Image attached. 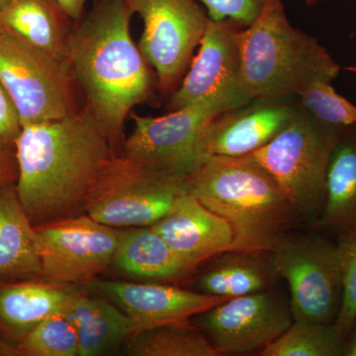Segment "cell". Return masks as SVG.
Masks as SVG:
<instances>
[{
    "label": "cell",
    "mask_w": 356,
    "mask_h": 356,
    "mask_svg": "<svg viewBox=\"0 0 356 356\" xmlns=\"http://www.w3.org/2000/svg\"><path fill=\"white\" fill-rule=\"evenodd\" d=\"M115 153L86 105L60 120L22 127L16 189L33 226L84 214L89 189Z\"/></svg>",
    "instance_id": "cell-1"
},
{
    "label": "cell",
    "mask_w": 356,
    "mask_h": 356,
    "mask_svg": "<svg viewBox=\"0 0 356 356\" xmlns=\"http://www.w3.org/2000/svg\"><path fill=\"white\" fill-rule=\"evenodd\" d=\"M132 16L126 0H95L69 40L74 81L116 153L126 139L129 115L149 98L153 86L149 64L131 36Z\"/></svg>",
    "instance_id": "cell-2"
},
{
    "label": "cell",
    "mask_w": 356,
    "mask_h": 356,
    "mask_svg": "<svg viewBox=\"0 0 356 356\" xmlns=\"http://www.w3.org/2000/svg\"><path fill=\"white\" fill-rule=\"evenodd\" d=\"M186 181L189 193L231 225L229 252L269 254L303 222L275 180L245 156H210Z\"/></svg>",
    "instance_id": "cell-3"
},
{
    "label": "cell",
    "mask_w": 356,
    "mask_h": 356,
    "mask_svg": "<svg viewBox=\"0 0 356 356\" xmlns=\"http://www.w3.org/2000/svg\"><path fill=\"white\" fill-rule=\"evenodd\" d=\"M242 74L250 100L276 102L317 81L337 79L341 67L317 39L293 27L282 0H269L252 24L236 31Z\"/></svg>",
    "instance_id": "cell-4"
},
{
    "label": "cell",
    "mask_w": 356,
    "mask_h": 356,
    "mask_svg": "<svg viewBox=\"0 0 356 356\" xmlns=\"http://www.w3.org/2000/svg\"><path fill=\"white\" fill-rule=\"evenodd\" d=\"M346 130L297 112L266 146L245 156L275 180L303 222L313 225L324 211L327 175L334 147Z\"/></svg>",
    "instance_id": "cell-5"
},
{
    "label": "cell",
    "mask_w": 356,
    "mask_h": 356,
    "mask_svg": "<svg viewBox=\"0 0 356 356\" xmlns=\"http://www.w3.org/2000/svg\"><path fill=\"white\" fill-rule=\"evenodd\" d=\"M247 103L236 98H211L161 117L131 113L135 125L120 153L152 172L186 178L206 161L200 145L206 125Z\"/></svg>",
    "instance_id": "cell-6"
},
{
    "label": "cell",
    "mask_w": 356,
    "mask_h": 356,
    "mask_svg": "<svg viewBox=\"0 0 356 356\" xmlns=\"http://www.w3.org/2000/svg\"><path fill=\"white\" fill-rule=\"evenodd\" d=\"M69 60H60L3 29L0 35V84L22 127L60 120L79 109Z\"/></svg>",
    "instance_id": "cell-7"
},
{
    "label": "cell",
    "mask_w": 356,
    "mask_h": 356,
    "mask_svg": "<svg viewBox=\"0 0 356 356\" xmlns=\"http://www.w3.org/2000/svg\"><path fill=\"white\" fill-rule=\"evenodd\" d=\"M188 192L186 178L159 175L115 153L89 189L86 213L116 229L153 226Z\"/></svg>",
    "instance_id": "cell-8"
},
{
    "label": "cell",
    "mask_w": 356,
    "mask_h": 356,
    "mask_svg": "<svg viewBox=\"0 0 356 356\" xmlns=\"http://www.w3.org/2000/svg\"><path fill=\"white\" fill-rule=\"evenodd\" d=\"M269 255L289 285L293 320L334 324L343 302V271L337 241L325 235L283 236Z\"/></svg>",
    "instance_id": "cell-9"
},
{
    "label": "cell",
    "mask_w": 356,
    "mask_h": 356,
    "mask_svg": "<svg viewBox=\"0 0 356 356\" xmlns=\"http://www.w3.org/2000/svg\"><path fill=\"white\" fill-rule=\"evenodd\" d=\"M144 29L138 46L163 92H173L209 24L196 0H126Z\"/></svg>",
    "instance_id": "cell-10"
},
{
    "label": "cell",
    "mask_w": 356,
    "mask_h": 356,
    "mask_svg": "<svg viewBox=\"0 0 356 356\" xmlns=\"http://www.w3.org/2000/svg\"><path fill=\"white\" fill-rule=\"evenodd\" d=\"M35 229L42 259L40 280L83 287L112 266L119 229L86 213Z\"/></svg>",
    "instance_id": "cell-11"
},
{
    "label": "cell",
    "mask_w": 356,
    "mask_h": 356,
    "mask_svg": "<svg viewBox=\"0 0 356 356\" xmlns=\"http://www.w3.org/2000/svg\"><path fill=\"white\" fill-rule=\"evenodd\" d=\"M218 355L261 351L293 323L290 303L273 290L229 298L191 318Z\"/></svg>",
    "instance_id": "cell-12"
},
{
    "label": "cell",
    "mask_w": 356,
    "mask_h": 356,
    "mask_svg": "<svg viewBox=\"0 0 356 356\" xmlns=\"http://www.w3.org/2000/svg\"><path fill=\"white\" fill-rule=\"evenodd\" d=\"M238 25L229 21H209L199 44L198 55L177 90L168 110L181 109L211 98H236L250 102L241 84L242 63L236 42Z\"/></svg>",
    "instance_id": "cell-13"
},
{
    "label": "cell",
    "mask_w": 356,
    "mask_h": 356,
    "mask_svg": "<svg viewBox=\"0 0 356 356\" xmlns=\"http://www.w3.org/2000/svg\"><path fill=\"white\" fill-rule=\"evenodd\" d=\"M83 287L108 299L125 312L135 321L140 332L168 323L191 322L201 312L229 299L147 281L127 282L96 278Z\"/></svg>",
    "instance_id": "cell-14"
},
{
    "label": "cell",
    "mask_w": 356,
    "mask_h": 356,
    "mask_svg": "<svg viewBox=\"0 0 356 356\" xmlns=\"http://www.w3.org/2000/svg\"><path fill=\"white\" fill-rule=\"evenodd\" d=\"M153 228L195 270L204 262L229 252L234 242L229 222L189 192L178 199Z\"/></svg>",
    "instance_id": "cell-15"
},
{
    "label": "cell",
    "mask_w": 356,
    "mask_h": 356,
    "mask_svg": "<svg viewBox=\"0 0 356 356\" xmlns=\"http://www.w3.org/2000/svg\"><path fill=\"white\" fill-rule=\"evenodd\" d=\"M261 102L243 111L225 112L209 122L201 135L204 158L248 156L273 140L296 113L288 105Z\"/></svg>",
    "instance_id": "cell-16"
},
{
    "label": "cell",
    "mask_w": 356,
    "mask_h": 356,
    "mask_svg": "<svg viewBox=\"0 0 356 356\" xmlns=\"http://www.w3.org/2000/svg\"><path fill=\"white\" fill-rule=\"evenodd\" d=\"M63 310L76 327L79 356L107 355L140 332L125 312L83 287L70 296Z\"/></svg>",
    "instance_id": "cell-17"
},
{
    "label": "cell",
    "mask_w": 356,
    "mask_h": 356,
    "mask_svg": "<svg viewBox=\"0 0 356 356\" xmlns=\"http://www.w3.org/2000/svg\"><path fill=\"white\" fill-rule=\"evenodd\" d=\"M311 228L334 241L356 235V124L346 128L332 151L324 211Z\"/></svg>",
    "instance_id": "cell-18"
},
{
    "label": "cell",
    "mask_w": 356,
    "mask_h": 356,
    "mask_svg": "<svg viewBox=\"0 0 356 356\" xmlns=\"http://www.w3.org/2000/svg\"><path fill=\"white\" fill-rule=\"evenodd\" d=\"M81 286L43 280L0 284V332L20 343L47 317L60 310Z\"/></svg>",
    "instance_id": "cell-19"
},
{
    "label": "cell",
    "mask_w": 356,
    "mask_h": 356,
    "mask_svg": "<svg viewBox=\"0 0 356 356\" xmlns=\"http://www.w3.org/2000/svg\"><path fill=\"white\" fill-rule=\"evenodd\" d=\"M112 264L126 275L147 282L184 280L195 271L173 252L153 226L119 229Z\"/></svg>",
    "instance_id": "cell-20"
},
{
    "label": "cell",
    "mask_w": 356,
    "mask_h": 356,
    "mask_svg": "<svg viewBox=\"0 0 356 356\" xmlns=\"http://www.w3.org/2000/svg\"><path fill=\"white\" fill-rule=\"evenodd\" d=\"M38 234L25 212L16 184L0 186V278H39Z\"/></svg>",
    "instance_id": "cell-21"
},
{
    "label": "cell",
    "mask_w": 356,
    "mask_h": 356,
    "mask_svg": "<svg viewBox=\"0 0 356 356\" xmlns=\"http://www.w3.org/2000/svg\"><path fill=\"white\" fill-rule=\"evenodd\" d=\"M0 24L23 41L67 60L74 22L57 0H13L0 9Z\"/></svg>",
    "instance_id": "cell-22"
},
{
    "label": "cell",
    "mask_w": 356,
    "mask_h": 356,
    "mask_svg": "<svg viewBox=\"0 0 356 356\" xmlns=\"http://www.w3.org/2000/svg\"><path fill=\"white\" fill-rule=\"evenodd\" d=\"M266 254L225 252L215 257L196 281L195 291L211 296H243L269 289L276 274Z\"/></svg>",
    "instance_id": "cell-23"
},
{
    "label": "cell",
    "mask_w": 356,
    "mask_h": 356,
    "mask_svg": "<svg viewBox=\"0 0 356 356\" xmlns=\"http://www.w3.org/2000/svg\"><path fill=\"white\" fill-rule=\"evenodd\" d=\"M131 356H218L199 327L191 322L168 323L138 332L123 344Z\"/></svg>",
    "instance_id": "cell-24"
},
{
    "label": "cell",
    "mask_w": 356,
    "mask_h": 356,
    "mask_svg": "<svg viewBox=\"0 0 356 356\" xmlns=\"http://www.w3.org/2000/svg\"><path fill=\"white\" fill-rule=\"evenodd\" d=\"M346 339L336 324L293 321L261 356H343Z\"/></svg>",
    "instance_id": "cell-25"
},
{
    "label": "cell",
    "mask_w": 356,
    "mask_h": 356,
    "mask_svg": "<svg viewBox=\"0 0 356 356\" xmlns=\"http://www.w3.org/2000/svg\"><path fill=\"white\" fill-rule=\"evenodd\" d=\"M63 308L42 321L16 346L21 356H79L76 327Z\"/></svg>",
    "instance_id": "cell-26"
},
{
    "label": "cell",
    "mask_w": 356,
    "mask_h": 356,
    "mask_svg": "<svg viewBox=\"0 0 356 356\" xmlns=\"http://www.w3.org/2000/svg\"><path fill=\"white\" fill-rule=\"evenodd\" d=\"M304 109L316 120L334 126L350 127L356 124V106L339 95L332 81H314L297 93Z\"/></svg>",
    "instance_id": "cell-27"
},
{
    "label": "cell",
    "mask_w": 356,
    "mask_h": 356,
    "mask_svg": "<svg viewBox=\"0 0 356 356\" xmlns=\"http://www.w3.org/2000/svg\"><path fill=\"white\" fill-rule=\"evenodd\" d=\"M343 271V302L336 321L337 330L346 339L356 318V235L337 241Z\"/></svg>",
    "instance_id": "cell-28"
},
{
    "label": "cell",
    "mask_w": 356,
    "mask_h": 356,
    "mask_svg": "<svg viewBox=\"0 0 356 356\" xmlns=\"http://www.w3.org/2000/svg\"><path fill=\"white\" fill-rule=\"evenodd\" d=\"M213 21H229L248 27L257 19L269 0H200Z\"/></svg>",
    "instance_id": "cell-29"
},
{
    "label": "cell",
    "mask_w": 356,
    "mask_h": 356,
    "mask_svg": "<svg viewBox=\"0 0 356 356\" xmlns=\"http://www.w3.org/2000/svg\"><path fill=\"white\" fill-rule=\"evenodd\" d=\"M22 125L15 106L0 84V147L15 149Z\"/></svg>",
    "instance_id": "cell-30"
},
{
    "label": "cell",
    "mask_w": 356,
    "mask_h": 356,
    "mask_svg": "<svg viewBox=\"0 0 356 356\" xmlns=\"http://www.w3.org/2000/svg\"><path fill=\"white\" fill-rule=\"evenodd\" d=\"M18 178V163L15 149L0 147V186L16 184Z\"/></svg>",
    "instance_id": "cell-31"
},
{
    "label": "cell",
    "mask_w": 356,
    "mask_h": 356,
    "mask_svg": "<svg viewBox=\"0 0 356 356\" xmlns=\"http://www.w3.org/2000/svg\"><path fill=\"white\" fill-rule=\"evenodd\" d=\"M65 13L74 23L79 22L86 13V7L88 0H57Z\"/></svg>",
    "instance_id": "cell-32"
},
{
    "label": "cell",
    "mask_w": 356,
    "mask_h": 356,
    "mask_svg": "<svg viewBox=\"0 0 356 356\" xmlns=\"http://www.w3.org/2000/svg\"><path fill=\"white\" fill-rule=\"evenodd\" d=\"M344 339L346 343H344L343 356H356V318L350 332Z\"/></svg>",
    "instance_id": "cell-33"
},
{
    "label": "cell",
    "mask_w": 356,
    "mask_h": 356,
    "mask_svg": "<svg viewBox=\"0 0 356 356\" xmlns=\"http://www.w3.org/2000/svg\"><path fill=\"white\" fill-rule=\"evenodd\" d=\"M0 356H21L16 346L0 337Z\"/></svg>",
    "instance_id": "cell-34"
},
{
    "label": "cell",
    "mask_w": 356,
    "mask_h": 356,
    "mask_svg": "<svg viewBox=\"0 0 356 356\" xmlns=\"http://www.w3.org/2000/svg\"><path fill=\"white\" fill-rule=\"evenodd\" d=\"M13 1V0H0V9L3 8L4 6Z\"/></svg>",
    "instance_id": "cell-35"
},
{
    "label": "cell",
    "mask_w": 356,
    "mask_h": 356,
    "mask_svg": "<svg viewBox=\"0 0 356 356\" xmlns=\"http://www.w3.org/2000/svg\"><path fill=\"white\" fill-rule=\"evenodd\" d=\"M306 4L308 6H315L316 3H317L318 0H305Z\"/></svg>",
    "instance_id": "cell-36"
},
{
    "label": "cell",
    "mask_w": 356,
    "mask_h": 356,
    "mask_svg": "<svg viewBox=\"0 0 356 356\" xmlns=\"http://www.w3.org/2000/svg\"><path fill=\"white\" fill-rule=\"evenodd\" d=\"M348 72H353V74H356V65H350V67H348L346 69Z\"/></svg>",
    "instance_id": "cell-37"
},
{
    "label": "cell",
    "mask_w": 356,
    "mask_h": 356,
    "mask_svg": "<svg viewBox=\"0 0 356 356\" xmlns=\"http://www.w3.org/2000/svg\"><path fill=\"white\" fill-rule=\"evenodd\" d=\"M2 31H3V28H2L1 24H0V35H1Z\"/></svg>",
    "instance_id": "cell-38"
}]
</instances>
